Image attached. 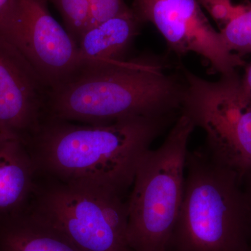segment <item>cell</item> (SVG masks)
Returning a JSON list of instances; mask_svg holds the SVG:
<instances>
[{
  "mask_svg": "<svg viewBox=\"0 0 251 251\" xmlns=\"http://www.w3.org/2000/svg\"><path fill=\"white\" fill-rule=\"evenodd\" d=\"M26 210L81 251H132L123 196L104 188L59 181Z\"/></svg>",
  "mask_w": 251,
  "mask_h": 251,
  "instance_id": "5b68a950",
  "label": "cell"
},
{
  "mask_svg": "<svg viewBox=\"0 0 251 251\" xmlns=\"http://www.w3.org/2000/svg\"><path fill=\"white\" fill-rule=\"evenodd\" d=\"M196 128L182 111L159 148L143 157L127 201L132 251H168L182 202L188 143Z\"/></svg>",
  "mask_w": 251,
  "mask_h": 251,
  "instance_id": "277c9868",
  "label": "cell"
},
{
  "mask_svg": "<svg viewBox=\"0 0 251 251\" xmlns=\"http://www.w3.org/2000/svg\"><path fill=\"white\" fill-rule=\"evenodd\" d=\"M52 94L30 63L0 35V130L27 143L49 118Z\"/></svg>",
  "mask_w": 251,
  "mask_h": 251,
  "instance_id": "9c48e42d",
  "label": "cell"
},
{
  "mask_svg": "<svg viewBox=\"0 0 251 251\" xmlns=\"http://www.w3.org/2000/svg\"><path fill=\"white\" fill-rule=\"evenodd\" d=\"M0 35L25 57L52 92L82 72L78 45L52 17L46 0H18Z\"/></svg>",
  "mask_w": 251,
  "mask_h": 251,
  "instance_id": "52a82bcc",
  "label": "cell"
},
{
  "mask_svg": "<svg viewBox=\"0 0 251 251\" xmlns=\"http://www.w3.org/2000/svg\"><path fill=\"white\" fill-rule=\"evenodd\" d=\"M37 168L27 143L0 130V219L27 206L35 189Z\"/></svg>",
  "mask_w": 251,
  "mask_h": 251,
  "instance_id": "30bf717a",
  "label": "cell"
},
{
  "mask_svg": "<svg viewBox=\"0 0 251 251\" xmlns=\"http://www.w3.org/2000/svg\"><path fill=\"white\" fill-rule=\"evenodd\" d=\"M188 92L184 65L144 54L85 71L52 92L49 118L103 125L128 117L179 115Z\"/></svg>",
  "mask_w": 251,
  "mask_h": 251,
  "instance_id": "7a4b0ae2",
  "label": "cell"
},
{
  "mask_svg": "<svg viewBox=\"0 0 251 251\" xmlns=\"http://www.w3.org/2000/svg\"><path fill=\"white\" fill-rule=\"evenodd\" d=\"M90 27L131 11L125 0H89Z\"/></svg>",
  "mask_w": 251,
  "mask_h": 251,
  "instance_id": "9a60e30c",
  "label": "cell"
},
{
  "mask_svg": "<svg viewBox=\"0 0 251 251\" xmlns=\"http://www.w3.org/2000/svg\"><path fill=\"white\" fill-rule=\"evenodd\" d=\"M0 251H81L25 209L0 219Z\"/></svg>",
  "mask_w": 251,
  "mask_h": 251,
  "instance_id": "7c38bea8",
  "label": "cell"
},
{
  "mask_svg": "<svg viewBox=\"0 0 251 251\" xmlns=\"http://www.w3.org/2000/svg\"><path fill=\"white\" fill-rule=\"evenodd\" d=\"M230 52L241 56L251 53V2L237 4L219 31Z\"/></svg>",
  "mask_w": 251,
  "mask_h": 251,
  "instance_id": "4fadbf2b",
  "label": "cell"
},
{
  "mask_svg": "<svg viewBox=\"0 0 251 251\" xmlns=\"http://www.w3.org/2000/svg\"><path fill=\"white\" fill-rule=\"evenodd\" d=\"M251 235L242 178L206 150L188 151L182 202L169 247L248 251Z\"/></svg>",
  "mask_w": 251,
  "mask_h": 251,
  "instance_id": "3957f363",
  "label": "cell"
},
{
  "mask_svg": "<svg viewBox=\"0 0 251 251\" xmlns=\"http://www.w3.org/2000/svg\"><path fill=\"white\" fill-rule=\"evenodd\" d=\"M241 94L244 99L251 102V64L247 68L239 85Z\"/></svg>",
  "mask_w": 251,
  "mask_h": 251,
  "instance_id": "e0dca14e",
  "label": "cell"
},
{
  "mask_svg": "<svg viewBox=\"0 0 251 251\" xmlns=\"http://www.w3.org/2000/svg\"><path fill=\"white\" fill-rule=\"evenodd\" d=\"M248 251H251V247L250 248V249H249V250Z\"/></svg>",
  "mask_w": 251,
  "mask_h": 251,
  "instance_id": "d6986e66",
  "label": "cell"
},
{
  "mask_svg": "<svg viewBox=\"0 0 251 251\" xmlns=\"http://www.w3.org/2000/svg\"><path fill=\"white\" fill-rule=\"evenodd\" d=\"M18 2V0H0V28L11 17Z\"/></svg>",
  "mask_w": 251,
  "mask_h": 251,
  "instance_id": "2e32d148",
  "label": "cell"
},
{
  "mask_svg": "<svg viewBox=\"0 0 251 251\" xmlns=\"http://www.w3.org/2000/svg\"><path fill=\"white\" fill-rule=\"evenodd\" d=\"M179 116L132 117L103 125L48 118L27 144L38 168L59 181L122 196L151 143Z\"/></svg>",
  "mask_w": 251,
  "mask_h": 251,
  "instance_id": "6da1fadb",
  "label": "cell"
},
{
  "mask_svg": "<svg viewBox=\"0 0 251 251\" xmlns=\"http://www.w3.org/2000/svg\"><path fill=\"white\" fill-rule=\"evenodd\" d=\"M189 92L182 111L205 132L206 151L243 178L251 173V102L240 78L204 80L186 69Z\"/></svg>",
  "mask_w": 251,
  "mask_h": 251,
  "instance_id": "8992f818",
  "label": "cell"
},
{
  "mask_svg": "<svg viewBox=\"0 0 251 251\" xmlns=\"http://www.w3.org/2000/svg\"><path fill=\"white\" fill-rule=\"evenodd\" d=\"M52 3L62 16L66 30L78 45L81 37L90 27L89 0H46Z\"/></svg>",
  "mask_w": 251,
  "mask_h": 251,
  "instance_id": "5bb4252c",
  "label": "cell"
},
{
  "mask_svg": "<svg viewBox=\"0 0 251 251\" xmlns=\"http://www.w3.org/2000/svg\"><path fill=\"white\" fill-rule=\"evenodd\" d=\"M131 9L142 24L157 28L171 51L178 56H202L221 77L237 76V68L245 65L225 45L197 0H133Z\"/></svg>",
  "mask_w": 251,
  "mask_h": 251,
  "instance_id": "ba28073f",
  "label": "cell"
},
{
  "mask_svg": "<svg viewBox=\"0 0 251 251\" xmlns=\"http://www.w3.org/2000/svg\"><path fill=\"white\" fill-rule=\"evenodd\" d=\"M250 1H251V0H250Z\"/></svg>",
  "mask_w": 251,
  "mask_h": 251,
  "instance_id": "ffe728a7",
  "label": "cell"
},
{
  "mask_svg": "<svg viewBox=\"0 0 251 251\" xmlns=\"http://www.w3.org/2000/svg\"><path fill=\"white\" fill-rule=\"evenodd\" d=\"M143 25L133 11L110 18L89 28L78 43L82 71L126 59Z\"/></svg>",
  "mask_w": 251,
  "mask_h": 251,
  "instance_id": "8fae6325",
  "label": "cell"
},
{
  "mask_svg": "<svg viewBox=\"0 0 251 251\" xmlns=\"http://www.w3.org/2000/svg\"><path fill=\"white\" fill-rule=\"evenodd\" d=\"M242 187L247 201L248 209H249V221H250L251 232V173L246 175L242 178Z\"/></svg>",
  "mask_w": 251,
  "mask_h": 251,
  "instance_id": "ac0fdd59",
  "label": "cell"
}]
</instances>
